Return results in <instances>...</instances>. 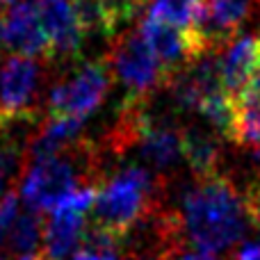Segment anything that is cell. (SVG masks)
Returning <instances> with one entry per match:
<instances>
[{
  "instance_id": "1",
  "label": "cell",
  "mask_w": 260,
  "mask_h": 260,
  "mask_svg": "<svg viewBox=\"0 0 260 260\" xmlns=\"http://www.w3.org/2000/svg\"><path fill=\"white\" fill-rule=\"evenodd\" d=\"M247 208L233 180L215 174L199 178L183 199V229L194 249L217 256L247 231Z\"/></svg>"
},
{
  "instance_id": "2",
  "label": "cell",
  "mask_w": 260,
  "mask_h": 260,
  "mask_svg": "<svg viewBox=\"0 0 260 260\" xmlns=\"http://www.w3.org/2000/svg\"><path fill=\"white\" fill-rule=\"evenodd\" d=\"M94 224L126 240L137 224L157 210V183L144 167H126L99 185Z\"/></svg>"
},
{
  "instance_id": "3",
  "label": "cell",
  "mask_w": 260,
  "mask_h": 260,
  "mask_svg": "<svg viewBox=\"0 0 260 260\" xmlns=\"http://www.w3.org/2000/svg\"><path fill=\"white\" fill-rule=\"evenodd\" d=\"M108 62L112 67L114 78L126 87L123 103H146L157 87L169 85L165 67L139 30L114 35Z\"/></svg>"
},
{
  "instance_id": "4",
  "label": "cell",
  "mask_w": 260,
  "mask_h": 260,
  "mask_svg": "<svg viewBox=\"0 0 260 260\" xmlns=\"http://www.w3.org/2000/svg\"><path fill=\"white\" fill-rule=\"evenodd\" d=\"M112 80L114 73L108 57L80 64L67 80L50 89L48 117H73L85 121L108 99Z\"/></svg>"
},
{
  "instance_id": "5",
  "label": "cell",
  "mask_w": 260,
  "mask_h": 260,
  "mask_svg": "<svg viewBox=\"0 0 260 260\" xmlns=\"http://www.w3.org/2000/svg\"><path fill=\"white\" fill-rule=\"evenodd\" d=\"M99 187L82 185L80 189L64 199L44 224V244L39 256L44 260H71L76 249L85 238V212L96 203Z\"/></svg>"
},
{
  "instance_id": "6",
  "label": "cell",
  "mask_w": 260,
  "mask_h": 260,
  "mask_svg": "<svg viewBox=\"0 0 260 260\" xmlns=\"http://www.w3.org/2000/svg\"><path fill=\"white\" fill-rule=\"evenodd\" d=\"M78 178H80V171L76 169L73 157L69 155L30 162L25 167V174L21 176V197L25 206L39 215L53 212L64 199L80 189Z\"/></svg>"
},
{
  "instance_id": "7",
  "label": "cell",
  "mask_w": 260,
  "mask_h": 260,
  "mask_svg": "<svg viewBox=\"0 0 260 260\" xmlns=\"http://www.w3.org/2000/svg\"><path fill=\"white\" fill-rule=\"evenodd\" d=\"M39 64L32 57L9 55L0 62V130L14 123L37 121Z\"/></svg>"
},
{
  "instance_id": "8",
  "label": "cell",
  "mask_w": 260,
  "mask_h": 260,
  "mask_svg": "<svg viewBox=\"0 0 260 260\" xmlns=\"http://www.w3.org/2000/svg\"><path fill=\"white\" fill-rule=\"evenodd\" d=\"M139 32L144 35L146 44L165 67L169 80L176 73L192 67L197 59H201L206 53H210L208 41L197 30H185L169 23H162L153 16H146L139 23Z\"/></svg>"
},
{
  "instance_id": "9",
  "label": "cell",
  "mask_w": 260,
  "mask_h": 260,
  "mask_svg": "<svg viewBox=\"0 0 260 260\" xmlns=\"http://www.w3.org/2000/svg\"><path fill=\"white\" fill-rule=\"evenodd\" d=\"M3 46L12 55L50 59V41L41 23L37 3L25 0L3 14Z\"/></svg>"
},
{
  "instance_id": "10",
  "label": "cell",
  "mask_w": 260,
  "mask_h": 260,
  "mask_svg": "<svg viewBox=\"0 0 260 260\" xmlns=\"http://www.w3.org/2000/svg\"><path fill=\"white\" fill-rule=\"evenodd\" d=\"M44 30L50 41V59H76L85 46V30L71 0H37Z\"/></svg>"
},
{
  "instance_id": "11",
  "label": "cell",
  "mask_w": 260,
  "mask_h": 260,
  "mask_svg": "<svg viewBox=\"0 0 260 260\" xmlns=\"http://www.w3.org/2000/svg\"><path fill=\"white\" fill-rule=\"evenodd\" d=\"M249 14L251 0H206L199 35L208 41L210 50H221L240 37Z\"/></svg>"
},
{
  "instance_id": "12",
  "label": "cell",
  "mask_w": 260,
  "mask_h": 260,
  "mask_svg": "<svg viewBox=\"0 0 260 260\" xmlns=\"http://www.w3.org/2000/svg\"><path fill=\"white\" fill-rule=\"evenodd\" d=\"M260 67V39L258 37H238L219 50V71L221 85L226 94L238 99L249 85L251 76Z\"/></svg>"
},
{
  "instance_id": "13",
  "label": "cell",
  "mask_w": 260,
  "mask_h": 260,
  "mask_svg": "<svg viewBox=\"0 0 260 260\" xmlns=\"http://www.w3.org/2000/svg\"><path fill=\"white\" fill-rule=\"evenodd\" d=\"M221 135L215 130H206L199 126L183 128V160L189 165V169L199 176H215L219 174V162L224 157Z\"/></svg>"
},
{
  "instance_id": "14",
  "label": "cell",
  "mask_w": 260,
  "mask_h": 260,
  "mask_svg": "<svg viewBox=\"0 0 260 260\" xmlns=\"http://www.w3.org/2000/svg\"><path fill=\"white\" fill-rule=\"evenodd\" d=\"M203 12H206V0H153L146 16L199 32Z\"/></svg>"
},
{
  "instance_id": "15",
  "label": "cell",
  "mask_w": 260,
  "mask_h": 260,
  "mask_svg": "<svg viewBox=\"0 0 260 260\" xmlns=\"http://www.w3.org/2000/svg\"><path fill=\"white\" fill-rule=\"evenodd\" d=\"M44 224H46L44 217L27 208V212H23V215L18 217L12 235H9L7 242H5L7 251L18 258L35 256L41 249V244H44Z\"/></svg>"
},
{
  "instance_id": "16",
  "label": "cell",
  "mask_w": 260,
  "mask_h": 260,
  "mask_svg": "<svg viewBox=\"0 0 260 260\" xmlns=\"http://www.w3.org/2000/svg\"><path fill=\"white\" fill-rule=\"evenodd\" d=\"M121 238L101 226H87L85 238L71 260H121Z\"/></svg>"
},
{
  "instance_id": "17",
  "label": "cell",
  "mask_w": 260,
  "mask_h": 260,
  "mask_svg": "<svg viewBox=\"0 0 260 260\" xmlns=\"http://www.w3.org/2000/svg\"><path fill=\"white\" fill-rule=\"evenodd\" d=\"M238 117H235L233 139L231 142L240 144V146H253L260 148V108L251 105H238Z\"/></svg>"
},
{
  "instance_id": "18",
  "label": "cell",
  "mask_w": 260,
  "mask_h": 260,
  "mask_svg": "<svg viewBox=\"0 0 260 260\" xmlns=\"http://www.w3.org/2000/svg\"><path fill=\"white\" fill-rule=\"evenodd\" d=\"M71 7L76 12L78 21H80L85 35H105L110 37L108 21H105V12L101 0H71Z\"/></svg>"
},
{
  "instance_id": "19",
  "label": "cell",
  "mask_w": 260,
  "mask_h": 260,
  "mask_svg": "<svg viewBox=\"0 0 260 260\" xmlns=\"http://www.w3.org/2000/svg\"><path fill=\"white\" fill-rule=\"evenodd\" d=\"M144 3H148V0H101L103 12H105V21H108L110 37L117 35L119 25L128 23L139 12V7Z\"/></svg>"
},
{
  "instance_id": "20",
  "label": "cell",
  "mask_w": 260,
  "mask_h": 260,
  "mask_svg": "<svg viewBox=\"0 0 260 260\" xmlns=\"http://www.w3.org/2000/svg\"><path fill=\"white\" fill-rule=\"evenodd\" d=\"M18 217H21V201H18L16 192H7L0 199V247L7 242L12 235L14 226H16Z\"/></svg>"
},
{
  "instance_id": "21",
  "label": "cell",
  "mask_w": 260,
  "mask_h": 260,
  "mask_svg": "<svg viewBox=\"0 0 260 260\" xmlns=\"http://www.w3.org/2000/svg\"><path fill=\"white\" fill-rule=\"evenodd\" d=\"M238 105H251V108H260V67L258 71L251 76L249 85L242 89V94L235 99Z\"/></svg>"
},
{
  "instance_id": "22",
  "label": "cell",
  "mask_w": 260,
  "mask_h": 260,
  "mask_svg": "<svg viewBox=\"0 0 260 260\" xmlns=\"http://www.w3.org/2000/svg\"><path fill=\"white\" fill-rule=\"evenodd\" d=\"M244 208H247L249 219L260 229V185H256V187L247 194V199H244Z\"/></svg>"
},
{
  "instance_id": "23",
  "label": "cell",
  "mask_w": 260,
  "mask_h": 260,
  "mask_svg": "<svg viewBox=\"0 0 260 260\" xmlns=\"http://www.w3.org/2000/svg\"><path fill=\"white\" fill-rule=\"evenodd\" d=\"M235 260H260V244H244Z\"/></svg>"
},
{
  "instance_id": "24",
  "label": "cell",
  "mask_w": 260,
  "mask_h": 260,
  "mask_svg": "<svg viewBox=\"0 0 260 260\" xmlns=\"http://www.w3.org/2000/svg\"><path fill=\"white\" fill-rule=\"evenodd\" d=\"M21 3H25V0H0V9H3V12H7V9L16 7V5H21Z\"/></svg>"
},
{
  "instance_id": "25",
  "label": "cell",
  "mask_w": 260,
  "mask_h": 260,
  "mask_svg": "<svg viewBox=\"0 0 260 260\" xmlns=\"http://www.w3.org/2000/svg\"><path fill=\"white\" fill-rule=\"evenodd\" d=\"M5 180H7V176H5L3 169H0V192H3V183H5Z\"/></svg>"
},
{
  "instance_id": "26",
  "label": "cell",
  "mask_w": 260,
  "mask_h": 260,
  "mask_svg": "<svg viewBox=\"0 0 260 260\" xmlns=\"http://www.w3.org/2000/svg\"><path fill=\"white\" fill-rule=\"evenodd\" d=\"M212 260H217V258H212Z\"/></svg>"
},
{
  "instance_id": "27",
  "label": "cell",
  "mask_w": 260,
  "mask_h": 260,
  "mask_svg": "<svg viewBox=\"0 0 260 260\" xmlns=\"http://www.w3.org/2000/svg\"><path fill=\"white\" fill-rule=\"evenodd\" d=\"M258 39H260V35H258Z\"/></svg>"
},
{
  "instance_id": "28",
  "label": "cell",
  "mask_w": 260,
  "mask_h": 260,
  "mask_svg": "<svg viewBox=\"0 0 260 260\" xmlns=\"http://www.w3.org/2000/svg\"><path fill=\"white\" fill-rule=\"evenodd\" d=\"M0 260H3V258H0Z\"/></svg>"
}]
</instances>
